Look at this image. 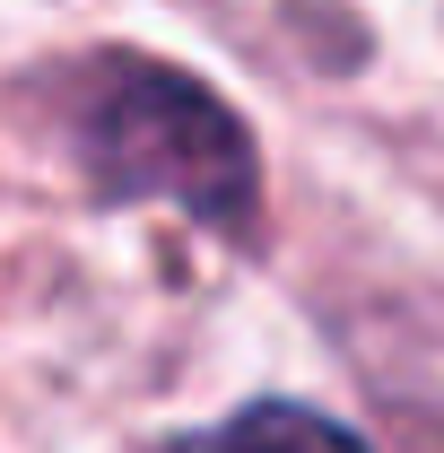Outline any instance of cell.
<instances>
[{
    "instance_id": "2",
    "label": "cell",
    "mask_w": 444,
    "mask_h": 453,
    "mask_svg": "<svg viewBox=\"0 0 444 453\" xmlns=\"http://www.w3.org/2000/svg\"><path fill=\"white\" fill-rule=\"evenodd\" d=\"M157 453H375L357 427H340L332 410H305V401H253L201 436H174Z\"/></svg>"
},
{
    "instance_id": "1",
    "label": "cell",
    "mask_w": 444,
    "mask_h": 453,
    "mask_svg": "<svg viewBox=\"0 0 444 453\" xmlns=\"http://www.w3.org/2000/svg\"><path fill=\"white\" fill-rule=\"evenodd\" d=\"M70 140L113 201H174L218 235H253L262 210L253 131L192 70L149 53H96L70 88Z\"/></svg>"
}]
</instances>
